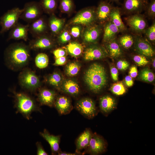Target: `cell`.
I'll return each instance as SVG.
<instances>
[{
    "mask_svg": "<svg viewBox=\"0 0 155 155\" xmlns=\"http://www.w3.org/2000/svg\"><path fill=\"white\" fill-rule=\"evenodd\" d=\"M155 59L153 60V67L155 68Z\"/></svg>",
    "mask_w": 155,
    "mask_h": 155,
    "instance_id": "52",
    "label": "cell"
},
{
    "mask_svg": "<svg viewBox=\"0 0 155 155\" xmlns=\"http://www.w3.org/2000/svg\"><path fill=\"white\" fill-rule=\"evenodd\" d=\"M80 68V65L78 63L75 62L71 63L67 66L66 72L69 76H74L78 74Z\"/></svg>",
    "mask_w": 155,
    "mask_h": 155,
    "instance_id": "36",
    "label": "cell"
},
{
    "mask_svg": "<svg viewBox=\"0 0 155 155\" xmlns=\"http://www.w3.org/2000/svg\"><path fill=\"white\" fill-rule=\"evenodd\" d=\"M120 31L110 20L107 21L104 28L103 40L106 43L116 38L117 34Z\"/></svg>",
    "mask_w": 155,
    "mask_h": 155,
    "instance_id": "22",
    "label": "cell"
},
{
    "mask_svg": "<svg viewBox=\"0 0 155 155\" xmlns=\"http://www.w3.org/2000/svg\"><path fill=\"white\" fill-rule=\"evenodd\" d=\"M29 24L23 25L18 22L10 30L7 40L11 39L23 40L26 41L28 39Z\"/></svg>",
    "mask_w": 155,
    "mask_h": 155,
    "instance_id": "14",
    "label": "cell"
},
{
    "mask_svg": "<svg viewBox=\"0 0 155 155\" xmlns=\"http://www.w3.org/2000/svg\"><path fill=\"white\" fill-rule=\"evenodd\" d=\"M84 79L90 90L95 93H98L105 87L107 83L106 70L101 64L94 63L85 72Z\"/></svg>",
    "mask_w": 155,
    "mask_h": 155,
    "instance_id": "2",
    "label": "cell"
},
{
    "mask_svg": "<svg viewBox=\"0 0 155 155\" xmlns=\"http://www.w3.org/2000/svg\"><path fill=\"white\" fill-rule=\"evenodd\" d=\"M135 38L129 34L121 36L119 39V43L124 48L128 49L131 48L134 43Z\"/></svg>",
    "mask_w": 155,
    "mask_h": 155,
    "instance_id": "31",
    "label": "cell"
},
{
    "mask_svg": "<svg viewBox=\"0 0 155 155\" xmlns=\"http://www.w3.org/2000/svg\"><path fill=\"white\" fill-rule=\"evenodd\" d=\"M68 53L75 57L80 55L83 51V47L81 44L76 42H72L67 46Z\"/></svg>",
    "mask_w": 155,
    "mask_h": 155,
    "instance_id": "30",
    "label": "cell"
},
{
    "mask_svg": "<svg viewBox=\"0 0 155 155\" xmlns=\"http://www.w3.org/2000/svg\"><path fill=\"white\" fill-rule=\"evenodd\" d=\"M80 29L78 26H74L71 29V34L74 37H78L80 35Z\"/></svg>",
    "mask_w": 155,
    "mask_h": 155,
    "instance_id": "47",
    "label": "cell"
},
{
    "mask_svg": "<svg viewBox=\"0 0 155 155\" xmlns=\"http://www.w3.org/2000/svg\"><path fill=\"white\" fill-rule=\"evenodd\" d=\"M106 43V51L111 57L116 59L122 55V50L116 38Z\"/></svg>",
    "mask_w": 155,
    "mask_h": 155,
    "instance_id": "25",
    "label": "cell"
},
{
    "mask_svg": "<svg viewBox=\"0 0 155 155\" xmlns=\"http://www.w3.org/2000/svg\"><path fill=\"white\" fill-rule=\"evenodd\" d=\"M130 76L132 78L136 77L137 75V67L135 66L131 67L129 71Z\"/></svg>",
    "mask_w": 155,
    "mask_h": 155,
    "instance_id": "48",
    "label": "cell"
},
{
    "mask_svg": "<svg viewBox=\"0 0 155 155\" xmlns=\"http://www.w3.org/2000/svg\"><path fill=\"white\" fill-rule=\"evenodd\" d=\"M63 89L66 93L72 95L78 94L80 92L79 86L77 83L71 80L65 81L63 85Z\"/></svg>",
    "mask_w": 155,
    "mask_h": 155,
    "instance_id": "27",
    "label": "cell"
},
{
    "mask_svg": "<svg viewBox=\"0 0 155 155\" xmlns=\"http://www.w3.org/2000/svg\"><path fill=\"white\" fill-rule=\"evenodd\" d=\"M147 16L150 19H154L155 16V0H150L148 3L145 9Z\"/></svg>",
    "mask_w": 155,
    "mask_h": 155,
    "instance_id": "39",
    "label": "cell"
},
{
    "mask_svg": "<svg viewBox=\"0 0 155 155\" xmlns=\"http://www.w3.org/2000/svg\"><path fill=\"white\" fill-rule=\"evenodd\" d=\"M134 38L135 49L138 53L147 57L154 55V50L148 41L139 36Z\"/></svg>",
    "mask_w": 155,
    "mask_h": 155,
    "instance_id": "10",
    "label": "cell"
},
{
    "mask_svg": "<svg viewBox=\"0 0 155 155\" xmlns=\"http://www.w3.org/2000/svg\"><path fill=\"white\" fill-rule=\"evenodd\" d=\"M43 10L51 13L54 12L57 5V0H40L39 2Z\"/></svg>",
    "mask_w": 155,
    "mask_h": 155,
    "instance_id": "29",
    "label": "cell"
},
{
    "mask_svg": "<svg viewBox=\"0 0 155 155\" xmlns=\"http://www.w3.org/2000/svg\"><path fill=\"white\" fill-rule=\"evenodd\" d=\"M113 7L108 2L101 1L99 3L96 12L97 19L102 22L110 20V15Z\"/></svg>",
    "mask_w": 155,
    "mask_h": 155,
    "instance_id": "19",
    "label": "cell"
},
{
    "mask_svg": "<svg viewBox=\"0 0 155 155\" xmlns=\"http://www.w3.org/2000/svg\"><path fill=\"white\" fill-rule=\"evenodd\" d=\"M71 39V36L66 31L63 32L59 37V40L62 43H65L69 41Z\"/></svg>",
    "mask_w": 155,
    "mask_h": 155,
    "instance_id": "42",
    "label": "cell"
},
{
    "mask_svg": "<svg viewBox=\"0 0 155 155\" xmlns=\"http://www.w3.org/2000/svg\"><path fill=\"white\" fill-rule=\"evenodd\" d=\"M37 148V154L38 155H47L48 154L43 148L41 143L38 142L36 143Z\"/></svg>",
    "mask_w": 155,
    "mask_h": 155,
    "instance_id": "44",
    "label": "cell"
},
{
    "mask_svg": "<svg viewBox=\"0 0 155 155\" xmlns=\"http://www.w3.org/2000/svg\"><path fill=\"white\" fill-rule=\"evenodd\" d=\"M56 96V94L54 91L43 88L39 90L38 99L41 104L52 107L54 105Z\"/></svg>",
    "mask_w": 155,
    "mask_h": 155,
    "instance_id": "17",
    "label": "cell"
},
{
    "mask_svg": "<svg viewBox=\"0 0 155 155\" xmlns=\"http://www.w3.org/2000/svg\"><path fill=\"white\" fill-rule=\"evenodd\" d=\"M62 81L61 75L57 72H54L47 78V82L51 86L58 88L60 85Z\"/></svg>",
    "mask_w": 155,
    "mask_h": 155,
    "instance_id": "33",
    "label": "cell"
},
{
    "mask_svg": "<svg viewBox=\"0 0 155 155\" xmlns=\"http://www.w3.org/2000/svg\"><path fill=\"white\" fill-rule=\"evenodd\" d=\"M30 50L28 45L23 42L11 44L4 52V59L6 65L14 71L24 68L29 61Z\"/></svg>",
    "mask_w": 155,
    "mask_h": 155,
    "instance_id": "1",
    "label": "cell"
},
{
    "mask_svg": "<svg viewBox=\"0 0 155 155\" xmlns=\"http://www.w3.org/2000/svg\"><path fill=\"white\" fill-rule=\"evenodd\" d=\"M110 20L116 26L120 32H123L126 28L121 18L120 10L118 7H113L110 15Z\"/></svg>",
    "mask_w": 155,
    "mask_h": 155,
    "instance_id": "26",
    "label": "cell"
},
{
    "mask_svg": "<svg viewBox=\"0 0 155 155\" xmlns=\"http://www.w3.org/2000/svg\"><path fill=\"white\" fill-rule=\"evenodd\" d=\"M63 21L62 20L57 18L52 14L49 19L48 27L53 34H57L61 30L63 26Z\"/></svg>",
    "mask_w": 155,
    "mask_h": 155,
    "instance_id": "28",
    "label": "cell"
},
{
    "mask_svg": "<svg viewBox=\"0 0 155 155\" xmlns=\"http://www.w3.org/2000/svg\"><path fill=\"white\" fill-rule=\"evenodd\" d=\"M59 155H76L78 154L76 152L75 153H71L66 152H62L60 150L58 153Z\"/></svg>",
    "mask_w": 155,
    "mask_h": 155,
    "instance_id": "50",
    "label": "cell"
},
{
    "mask_svg": "<svg viewBox=\"0 0 155 155\" xmlns=\"http://www.w3.org/2000/svg\"><path fill=\"white\" fill-rule=\"evenodd\" d=\"M129 66L128 63L125 60H119L117 63V68L121 70H124L127 69Z\"/></svg>",
    "mask_w": 155,
    "mask_h": 155,
    "instance_id": "41",
    "label": "cell"
},
{
    "mask_svg": "<svg viewBox=\"0 0 155 155\" xmlns=\"http://www.w3.org/2000/svg\"><path fill=\"white\" fill-rule=\"evenodd\" d=\"M36 66L39 69H43L46 67L49 64V59L47 55L45 53H40L38 54L35 59Z\"/></svg>",
    "mask_w": 155,
    "mask_h": 155,
    "instance_id": "32",
    "label": "cell"
},
{
    "mask_svg": "<svg viewBox=\"0 0 155 155\" xmlns=\"http://www.w3.org/2000/svg\"><path fill=\"white\" fill-rule=\"evenodd\" d=\"M48 27V24L41 16L29 24V32L35 38L44 34Z\"/></svg>",
    "mask_w": 155,
    "mask_h": 155,
    "instance_id": "15",
    "label": "cell"
},
{
    "mask_svg": "<svg viewBox=\"0 0 155 155\" xmlns=\"http://www.w3.org/2000/svg\"><path fill=\"white\" fill-rule=\"evenodd\" d=\"M111 92L117 96L123 95L126 92V89L121 82H118L114 84L111 88Z\"/></svg>",
    "mask_w": 155,
    "mask_h": 155,
    "instance_id": "35",
    "label": "cell"
},
{
    "mask_svg": "<svg viewBox=\"0 0 155 155\" xmlns=\"http://www.w3.org/2000/svg\"><path fill=\"white\" fill-rule=\"evenodd\" d=\"M54 105L58 113L61 115L67 114L73 109L70 100L65 96L59 97L55 101Z\"/></svg>",
    "mask_w": 155,
    "mask_h": 155,
    "instance_id": "21",
    "label": "cell"
},
{
    "mask_svg": "<svg viewBox=\"0 0 155 155\" xmlns=\"http://www.w3.org/2000/svg\"><path fill=\"white\" fill-rule=\"evenodd\" d=\"M106 144L103 139L96 133L93 134L87 148L83 153L91 155L101 154L105 150Z\"/></svg>",
    "mask_w": 155,
    "mask_h": 155,
    "instance_id": "9",
    "label": "cell"
},
{
    "mask_svg": "<svg viewBox=\"0 0 155 155\" xmlns=\"http://www.w3.org/2000/svg\"><path fill=\"white\" fill-rule=\"evenodd\" d=\"M116 104L115 99L111 96L106 95L100 98V109L104 113H108L114 110L116 107Z\"/></svg>",
    "mask_w": 155,
    "mask_h": 155,
    "instance_id": "24",
    "label": "cell"
},
{
    "mask_svg": "<svg viewBox=\"0 0 155 155\" xmlns=\"http://www.w3.org/2000/svg\"><path fill=\"white\" fill-rule=\"evenodd\" d=\"M15 106L18 111L28 119L31 118L30 115L36 111H40L34 99L27 94L22 92L14 93Z\"/></svg>",
    "mask_w": 155,
    "mask_h": 155,
    "instance_id": "3",
    "label": "cell"
},
{
    "mask_svg": "<svg viewBox=\"0 0 155 155\" xmlns=\"http://www.w3.org/2000/svg\"><path fill=\"white\" fill-rule=\"evenodd\" d=\"M107 54L106 51L104 48L94 46L89 47L86 50L84 57L86 60L91 61L104 58Z\"/></svg>",
    "mask_w": 155,
    "mask_h": 155,
    "instance_id": "16",
    "label": "cell"
},
{
    "mask_svg": "<svg viewBox=\"0 0 155 155\" xmlns=\"http://www.w3.org/2000/svg\"><path fill=\"white\" fill-rule=\"evenodd\" d=\"M96 17L94 10L92 8H89L78 13L71 22L72 23L75 24L89 25L94 21Z\"/></svg>",
    "mask_w": 155,
    "mask_h": 155,
    "instance_id": "12",
    "label": "cell"
},
{
    "mask_svg": "<svg viewBox=\"0 0 155 155\" xmlns=\"http://www.w3.org/2000/svg\"><path fill=\"white\" fill-rule=\"evenodd\" d=\"M31 40L28 45L30 49L34 50L51 48L54 46V42L50 37L45 34Z\"/></svg>",
    "mask_w": 155,
    "mask_h": 155,
    "instance_id": "13",
    "label": "cell"
},
{
    "mask_svg": "<svg viewBox=\"0 0 155 155\" xmlns=\"http://www.w3.org/2000/svg\"><path fill=\"white\" fill-rule=\"evenodd\" d=\"M20 18L30 24L41 16L42 9L39 2L32 1L26 3Z\"/></svg>",
    "mask_w": 155,
    "mask_h": 155,
    "instance_id": "6",
    "label": "cell"
},
{
    "mask_svg": "<svg viewBox=\"0 0 155 155\" xmlns=\"http://www.w3.org/2000/svg\"><path fill=\"white\" fill-rule=\"evenodd\" d=\"M126 20L130 29L138 34L144 33L148 28L146 20L143 16L139 13L129 16L127 18Z\"/></svg>",
    "mask_w": 155,
    "mask_h": 155,
    "instance_id": "8",
    "label": "cell"
},
{
    "mask_svg": "<svg viewBox=\"0 0 155 155\" xmlns=\"http://www.w3.org/2000/svg\"><path fill=\"white\" fill-rule=\"evenodd\" d=\"M148 3L146 0H124L122 8L126 13H139L145 9Z\"/></svg>",
    "mask_w": 155,
    "mask_h": 155,
    "instance_id": "11",
    "label": "cell"
},
{
    "mask_svg": "<svg viewBox=\"0 0 155 155\" xmlns=\"http://www.w3.org/2000/svg\"><path fill=\"white\" fill-rule=\"evenodd\" d=\"M139 78L142 81L152 82L154 80V75L149 69L146 68L142 69L140 72Z\"/></svg>",
    "mask_w": 155,
    "mask_h": 155,
    "instance_id": "34",
    "label": "cell"
},
{
    "mask_svg": "<svg viewBox=\"0 0 155 155\" xmlns=\"http://www.w3.org/2000/svg\"><path fill=\"white\" fill-rule=\"evenodd\" d=\"M53 53L55 58L65 56L66 55V52L63 49L59 48L54 50Z\"/></svg>",
    "mask_w": 155,
    "mask_h": 155,
    "instance_id": "43",
    "label": "cell"
},
{
    "mask_svg": "<svg viewBox=\"0 0 155 155\" xmlns=\"http://www.w3.org/2000/svg\"><path fill=\"white\" fill-rule=\"evenodd\" d=\"M133 60L139 66H142L146 65L149 63L146 57L141 55H135L133 56Z\"/></svg>",
    "mask_w": 155,
    "mask_h": 155,
    "instance_id": "40",
    "label": "cell"
},
{
    "mask_svg": "<svg viewBox=\"0 0 155 155\" xmlns=\"http://www.w3.org/2000/svg\"><path fill=\"white\" fill-rule=\"evenodd\" d=\"M75 108L82 115L89 119L93 118L96 114L95 103L89 98H84L79 100L76 104Z\"/></svg>",
    "mask_w": 155,
    "mask_h": 155,
    "instance_id": "7",
    "label": "cell"
},
{
    "mask_svg": "<svg viewBox=\"0 0 155 155\" xmlns=\"http://www.w3.org/2000/svg\"><path fill=\"white\" fill-rule=\"evenodd\" d=\"M23 9L14 7L8 10L0 18L1 29L0 34H2L11 29L18 22Z\"/></svg>",
    "mask_w": 155,
    "mask_h": 155,
    "instance_id": "5",
    "label": "cell"
},
{
    "mask_svg": "<svg viewBox=\"0 0 155 155\" xmlns=\"http://www.w3.org/2000/svg\"><path fill=\"white\" fill-rule=\"evenodd\" d=\"M40 135L49 144L52 154H55L60 150L59 144L60 140V135H55L50 134L46 129L43 132L40 133Z\"/></svg>",
    "mask_w": 155,
    "mask_h": 155,
    "instance_id": "20",
    "label": "cell"
},
{
    "mask_svg": "<svg viewBox=\"0 0 155 155\" xmlns=\"http://www.w3.org/2000/svg\"><path fill=\"white\" fill-rule=\"evenodd\" d=\"M101 32V29L97 25H93L88 27L83 33L84 41L87 43H93L97 40Z\"/></svg>",
    "mask_w": 155,
    "mask_h": 155,
    "instance_id": "23",
    "label": "cell"
},
{
    "mask_svg": "<svg viewBox=\"0 0 155 155\" xmlns=\"http://www.w3.org/2000/svg\"><path fill=\"white\" fill-rule=\"evenodd\" d=\"M147 39L152 42L155 41V22L154 21L152 24L147 28L144 32Z\"/></svg>",
    "mask_w": 155,
    "mask_h": 155,
    "instance_id": "37",
    "label": "cell"
},
{
    "mask_svg": "<svg viewBox=\"0 0 155 155\" xmlns=\"http://www.w3.org/2000/svg\"><path fill=\"white\" fill-rule=\"evenodd\" d=\"M111 77L113 80L115 81L118 80V72L117 68L113 67L111 68Z\"/></svg>",
    "mask_w": 155,
    "mask_h": 155,
    "instance_id": "45",
    "label": "cell"
},
{
    "mask_svg": "<svg viewBox=\"0 0 155 155\" xmlns=\"http://www.w3.org/2000/svg\"><path fill=\"white\" fill-rule=\"evenodd\" d=\"M111 1H114L115 2H117L119 1L120 0H108Z\"/></svg>",
    "mask_w": 155,
    "mask_h": 155,
    "instance_id": "51",
    "label": "cell"
},
{
    "mask_svg": "<svg viewBox=\"0 0 155 155\" xmlns=\"http://www.w3.org/2000/svg\"><path fill=\"white\" fill-rule=\"evenodd\" d=\"M60 7L64 12H68L73 9L74 4L73 0H59Z\"/></svg>",
    "mask_w": 155,
    "mask_h": 155,
    "instance_id": "38",
    "label": "cell"
},
{
    "mask_svg": "<svg viewBox=\"0 0 155 155\" xmlns=\"http://www.w3.org/2000/svg\"><path fill=\"white\" fill-rule=\"evenodd\" d=\"M146 0V1H148V0Z\"/></svg>",
    "mask_w": 155,
    "mask_h": 155,
    "instance_id": "53",
    "label": "cell"
},
{
    "mask_svg": "<svg viewBox=\"0 0 155 155\" xmlns=\"http://www.w3.org/2000/svg\"><path fill=\"white\" fill-rule=\"evenodd\" d=\"M125 81L126 85L128 87L132 86L133 84L132 77L129 75H127L125 77Z\"/></svg>",
    "mask_w": 155,
    "mask_h": 155,
    "instance_id": "49",
    "label": "cell"
},
{
    "mask_svg": "<svg viewBox=\"0 0 155 155\" xmlns=\"http://www.w3.org/2000/svg\"><path fill=\"white\" fill-rule=\"evenodd\" d=\"M92 134L89 129H86L79 135L75 142V152L80 154L82 150L87 148Z\"/></svg>",
    "mask_w": 155,
    "mask_h": 155,
    "instance_id": "18",
    "label": "cell"
},
{
    "mask_svg": "<svg viewBox=\"0 0 155 155\" xmlns=\"http://www.w3.org/2000/svg\"><path fill=\"white\" fill-rule=\"evenodd\" d=\"M18 80L22 87L30 91L36 90L40 85L38 76L35 72L28 68L24 69L20 72Z\"/></svg>",
    "mask_w": 155,
    "mask_h": 155,
    "instance_id": "4",
    "label": "cell"
},
{
    "mask_svg": "<svg viewBox=\"0 0 155 155\" xmlns=\"http://www.w3.org/2000/svg\"><path fill=\"white\" fill-rule=\"evenodd\" d=\"M54 65H61L64 64L66 61L65 57L63 56L55 58Z\"/></svg>",
    "mask_w": 155,
    "mask_h": 155,
    "instance_id": "46",
    "label": "cell"
}]
</instances>
